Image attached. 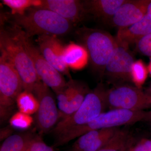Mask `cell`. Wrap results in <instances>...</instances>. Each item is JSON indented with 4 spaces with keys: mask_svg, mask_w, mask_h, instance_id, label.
I'll list each match as a JSON object with an SVG mask.
<instances>
[{
    "mask_svg": "<svg viewBox=\"0 0 151 151\" xmlns=\"http://www.w3.org/2000/svg\"><path fill=\"white\" fill-rule=\"evenodd\" d=\"M10 15L12 24L21 29L30 38L35 35H65L73 26L54 12L40 7L30 8L23 14Z\"/></svg>",
    "mask_w": 151,
    "mask_h": 151,
    "instance_id": "obj_1",
    "label": "cell"
},
{
    "mask_svg": "<svg viewBox=\"0 0 151 151\" xmlns=\"http://www.w3.org/2000/svg\"><path fill=\"white\" fill-rule=\"evenodd\" d=\"M147 111L114 109L101 113L87 124L73 127L56 137V147L63 145L93 130L118 127L145 121Z\"/></svg>",
    "mask_w": 151,
    "mask_h": 151,
    "instance_id": "obj_2",
    "label": "cell"
},
{
    "mask_svg": "<svg viewBox=\"0 0 151 151\" xmlns=\"http://www.w3.org/2000/svg\"><path fill=\"white\" fill-rule=\"evenodd\" d=\"M0 50L18 72L24 90L32 92L35 85L40 79L29 54L10 27L1 28Z\"/></svg>",
    "mask_w": 151,
    "mask_h": 151,
    "instance_id": "obj_3",
    "label": "cell"
},
{
    "mask_svg": "<svg viewBox=\"0 0 151 151\" xmlns=\"http://www.w3.org/2000/svg\"><path fill=\"white\" fill-rule=\"evenodd\" d=\"M78 39L86 49L92 69L102 76L117 45L116 37L98 29L82 27L76 32Z\"/></svg>",
    "mask_w": 151,
    "mask_h": 151,
    "instance_id": "obj_4",
    "label": "cell"
},
{
    "mask_svg": "<svg viewBox=\"0 0 151 151\" xmlns=\"http://www.w3.org/2000/svg\"><path fill=\"white\" fill-rule=\"evenodd\" d=\"M106 91L101 84L89 91L83 103L75 113L58 122L52 130L53 134L57 137L71 128L91 122L104 113L107 106Z\"/></svg>",
    "mask_w": 151,
    "mask_h": 151,
    "instance_id": "obj_5",
    "label": "cell"
},
{
    "mask_svg": "<svg viewBox=\"0 0 151 151\" xmlns=\"http://www.w3.org/2000/svg\"><path fill=\"white\" fill-rule=\"evenodd\" d=\"M10 28L29 54L40 80L55 94L59 93L67 83L62 74L47 62L38 47L34 45L30 38L21 29L13 24Z\"/></svg>",
    "mask_w": 151,
    "mask_h": 151,
    "instance_id": "obj_6",
    "label": "cell"
},
{
    "mask_svg": "<svg viewBox=\"0 0 151 151\" xmlns=\"http://www.w3.org/2000/svg\"><path fill=\"white\" fill-rule=\"evenodd\" d=\"M24 89L21 78L15 68L4 53L0 56V116L6 120L13 110L17 98Z\"/></svg>",
    "mask_w": 151,
    "mask_h": 151,
    "instance_id": "obj_7",
    "label": "cell"
},
{
    "mask_svg": "<svg viewBox=\"0 0 151 151\" xmlns=\"http://www.w3.org/2000/svg\"><path fill=\"white\" fill-rule=\"evenodd\" d=\"M106 97L107 106L111 110L143 111L151 108V94L136 86L117 85L106 91Z\"/></svg>",
    "mask_w": 151,
    "mask_h": 151,
    "instance_id": "obj_8",
    "label": "cell"
},
{
    "mask_svg": "<svg viewBox=\"0 0 151 151\" xmlns=\"http://www.w3.org/2000/svg\"><path fill=\"white\" fill-rule=\"evenodd\" d=\"M32 93L39 103L36 113L37 125L40 133L44 134L59 121V110L49 87L40 80L35 85Z\"/></svg>",
    "mask_w": 151,
    "mask_h": 151,
    "instance_id": "obj_9",
    "label": "cell"
},
{
    "mask_svg": "<svg viewBox=\"0 0 151 151\" xmlns=\"http://www.w3.org/2000/svg\"><path fill=\"white\" fill-rule=\"evenodd\" d=\"M135 61L129 47L117 42L112 56L106 65L104 75L113 83L132 81L131 70Z\"/></svg>",
    "mask_w": 151,
    "mask_h": 151,
    "instance_id": "obj_10",
    "label": "cell"
},
{
    "mask_svg": "<svg viewBox=\"0 0 151 151\" xmlns=\"http://www.w3.org/2000/svg\"><path fill=\"white\" fill-rule=\"evenodd\" d=\"M40 50L47 62L61 74L69 76V68L63 60L64 47L57 37L39 36L37 39Z\"/></svg>",
    "mask_w": 151,
    "mask_h": 151,
    "instance_id": "obj_11",
    "label": "cell"
},
{
    "mask_svg": "<svg viewBox=\"0 0 151 151\" xmlns=\"http://www.w3.org/2000/svg\"><path fill=\"white\" fill-rule=\"evenodd\" d=\"M151 0H127L114 15L113 24L119 29L128 27L140 20L147 14Z\"/></svg>",
    "mask_w": 151,
    "mask_h": 151,
    "instance_id": "obj_12",
    "label": "cell"
},
{
    "mask_svg": "<svg viewBox=\"0 0 151 151\" xmlns=\"http://www.w3.org/2000/svg\"><path fill=\"white\" fill-rule=\"evenodd\" d=\"M40 7L54 12L73 24L82 21L87 14L83 1L77 0H42Z\"/></svg>",
    "mask_w": 151,
    "mask_h": 151,
    "instance_id": "obj_13",
    "label": "cell"
},
{
    "mask_svg": "<svg viewBox=\"0 0 151 151\" xmlns=\"http://www.w3.org/2000/svg\"><path fill=\"white\" fill-rule=\"evenodd\" d=\"M151 34V15L147 13L140 20L124 28L119 29L116 37L119 44L129 47Z\"/></svg>",
    "mask_w": 151,
    "mask_h": 151,
    "instance_id": "obj_14",
    "label": "cell"
},
{
    "mask_svg": "<svg viewBox=\"0 0 151 151\" xmlns=\"http://www.w3.org/2000/svg\"><path fill=\"white\" fill-rule=\"evenodd\" d=\"M127 0H89L83 1L87 14L104 21H112L117 11Z\"/></svg>",
    "mask_w": 151,
    "mask_h": 151,
    "instance_id": "obj_15",
    "label": "cell"
},
{
    "mask_svg": "<svg viewBox=\"0 0 151 151\" xmlns=\"http://www.w3.org/2000/svg\"><path fill=\"white\" fill-rule=\"evenodd\" d=\"M63 60L68 68L81 70L89 61V54L84 46L72 42L64 47Z\"/></svg>",
    "mask_w": 151,
    "mask_h": 151,
    "instance_id": "obj_16",
    "label": "cell"
},
{
    "mask_svg": "<svg viewBox=\"0 0 151 151\" xmlns=\"http://www.w3.org/2000/svg\"><path fill=\"white\" fill-rule=\"evenodd\" d=\"M133 143V138L128 131L119 129L105 146L97 151H127Z\"/></svg>",
    "mask_w": 151,
    "mask_h": 151,
    "instance_id": "obj_17",
    "label": "cell"
},
{
    "mask_svg": "<svg viewBox=\"0 0 151 151\" xmlns=\"http://www.w3.org/2000/svg\"><path fill=\"white\" fill-rule=\"evenodd\" d=\"M35 137L30 133L12 135L5 139L0 151H25Z\"/></svg>",
    "mask_w": 151,
    "mask_h": 151,
    "instance_id": "obj_18",
    "label": "cell"
},
{
    "mask_svg": "<svg viewBox=\"0 0 151 151\" xmlns=\"http://www.w3.org/2000/svg\"><path fill=\"white\" fill-rule=\"evenodd\" d=\"M17 105L20 112L31 115L37 112L38 101L32 92L24 90L17 98Z\"/></svg>",
    "mask_w": 151,
    "mask_h": 151,
    "instance_id": "obj_19",
    "label": "cell"
},
{
    "mask_svg": "<svg viewBox=\"0 0 151 151\" xmlns=\"http://www.w3.org/2000/svg\"><path fill=\"white\" fill-rule=\"evenodd\" d=\"M2 1L10 9L12 15L23 14L30 8L40 7L42 3V0H3Z\"/></svg>",
    "mask_w": 151,
    "mask_h": 151,
    "instance_id": "obj_20",
    "label": "cell"
},
{
    "mask_svg": "<svg viewBox=\"0 0 151 151\" xmlns=\"http://www.w3.org/2000/svg\"><path fill=\"white\" fill-rule=\"evenodd\" d=\"M148 73L147 66L142 60L135 61L132 65L131 77L132 81L136 87L141 89L147 80Z\"/></svg>",
    "mask_w": 151,
    "mask_h": 151,
    "instance_id": "obj_21",
    "label": "cell"
},
{
    "mask_svg": "<svg viewBox=\"0 0 151 151\" xmlns=\"http://www.w3.org/2000/svg\"><path fill=\"white\" fill-rule=\"evenodd\" d=\"M105 129L93 130L82 135L73 144L71 151H85L103 134Z\"/></svg>",
    "mask_w": 151,
    "mask_h": 151,
    "instance_id": "obj_22",
    "label": "cell"
},
{
    "mask_svg": "<svg viewBox=\"0 0 151 151\" xmlns=\"http://www.w3.org/2000/svg\"><path fill=\"white\" fill-rule=\"evenodd\" d=\"M119 129L118 127L108 128L88 147L85 151H97L102 148L110 141Z\"/></svg>",
    "mask_w": 151,
    "mask_h": 151,
    "instance_id": "obj_23",
    "label": "cell"
},
{
    "mask_svg": "<svg viewBox=\"0 0 151 151\" xmlns=\"http://www.w3.org/2000/svg\"><path fill=\"white\" fill-rule=\"evenodd\" d=\"M33 122L30 115L19 111L15 113L9 120L11 127L21 129H25L29 128Z\"/></svg>",
    "mask_w": 151,
    "mask_h": 151,
    "instance_id": "obj_24",
    "label": "cell"
},
{
    "mask_svg": "<svg viewBox=\"0 0 151 151\" xmlns=\"http://www.w3.org/2000/svg\"><path fill=\"white\" fill-rule=\"evenodd\" d=\"M25 151H54L53 148L50 147L38 137H35L29 143Z\"/></svg>",
    "mask_w": 151,
    "mask_h": 151,
    "instance_id": "obj_25",
    "label": "cell"
},
{
    "mask_svg": "<svg viewBox=\"0 0 151 151\" xmlns=\"http://www.w3.org/2000/svg\"><path fill=\"white\" fill-rule=\"evenodd\" d=\"M136 45L139 52L151 58V34L141 39Z\"/></svg>",
    "mask_w": 151,
    "mask_h": 151,
    "instance_id": "obj_26",
    "label": "cell"
},
{
    "mask_svg": "<svg viewBox=\"0 0 151 151\" xmlns=\"http://www.w3.org/2000/svg\"><path fill=\"white\" fill-rule=\"evenodd\" d=\"M127 151H151V139H142Z\"/></svg>",
    "mask_w": 151,
    "mask_h": 151,
    "instance_id": "obj_27",
    "label": "cell"
},
{
    "mask_svg": "<svg viewBox=\"0 0 151 151\" xmlns=\"http://www.w3.org/2000/svg\"><path fill=\"white\" fill-rule=\"evenodd\" d=\"M12 130L9 127H6L1 130V140H2L4 139H6L7 138L10 137L11 134H12Z\"/></svg>",
    "mask_w": 151,
    "mask_h": 151,
    "instance_id": "obj_28",
    "label": "cell"
},
{
    "mask_svg": "<svg viewBox=\"0 0 151 151\" xmlns=\"http://www.w3.org/2000/svg\"><path fill=\"white\" fill-rule=\"evenodd\" d=\"M145 121L148 122L151 125V111H147V114Z\"/></svg>",
    "mask_w": 151,
    "mask_h": 151,
    "instance_id": "obj_29",
    "label": "cell"
},
{
    "mask_svg": "<svg viewBox=\"0 0 151 151\" xmlns=\"http://www.w3.org/2000/svg\"><path fill=\"white\" fill-rule=\"evenodd\" d=\"M148 70L149 73L151 75V58H150V63L148 66H147Z\"/></svg>",
    "mask_w": 151,
    "mask_h": 151,
    "instance_id": "obj_30",
    "label": "cell"
},
{
    "mask_svg": "<svg viewBox=\"0 0 151 151\" xmlns=\"http://www.w3.org/2000/svg\"><path fill=\"white\" fill-rule=\"evenodd\" d=\"M147 13L151 15V1L147 9Z\"/></svg>",
    "mask_w": 151,
    "mask_h": 151,
    "instance_id": "obj_31",
    "label": "cell"
},
{
    "mask_svg": "<svg viewBox=\"0 0 151 151\" xmlns=\"http://www.w3.org/2000/svg\"><path fill=\"white\" fill-rule=\"evenodd\" d=\"M149 92V93H150V94H151V86L150 87V90H149V92Z\"/></svg>",
    "mask_w": 151,
    "mask_h": 151,
    "instance_id": "obj_32",
    "label": "cell"
}]
</instances>
